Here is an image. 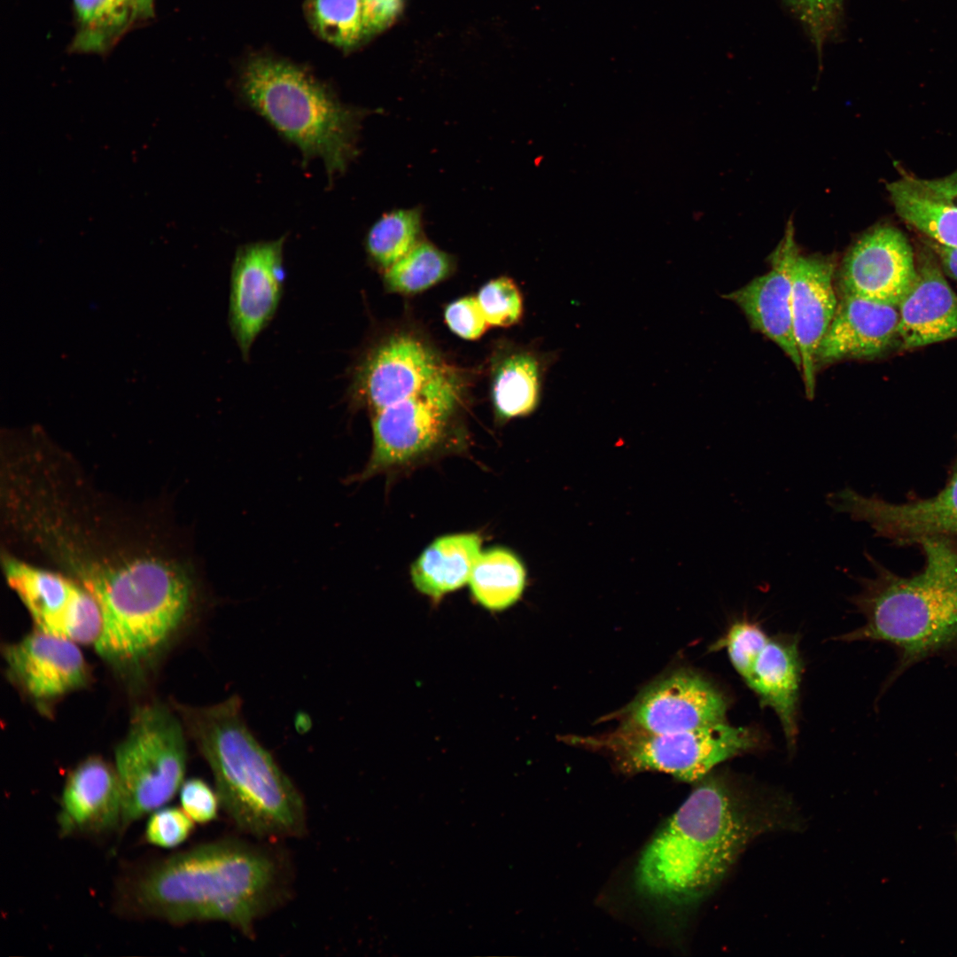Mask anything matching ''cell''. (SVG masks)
<instances>
[{
	"mask_svg": "<svg viewBox=\"0 0 957 957\" xmlns=\"http://www.w3.org/2000/svg\"><path fill=\"white\" fill-rule=\"evenodd\" d=\"M283 893L276 858L237 839L201 844L160 860L119 887L123 914L185 924L222 922L249 934Z\"/></svg>",
	"mask_w": 957,
	"mask_h": 957,
	"instance_id": "obj_1",
	"label": "cell"
},
{
	"mask_svg": "<svg viewBox=\"0 0 957 957\" xmlns=\"http://www.w3.org/2000/svg\"><path fill=\"white\" fill-rule=\"evenodd\" d=\"M774 823L773 813L730 781L704 776L645 848L636 884L665 903H694L721 881L753 837Z\"/></svg>",
	"mask_w": 957,
	"mask_h": 957,
	"instance_id": "obj_2",
	"label": "cell"
},
{
	"mask_svg": "<svg viewBox=\"0 0 957 957\" xmlns=\"http://www.w3.org/2000/svg\"><path fill=\"white\" fill-rule=\"evenodd\" d=\"M915 543L924 564L908 577L865 553L875 576L856 578L861 588L850 598L865 621L838 638L892 646L898 660L890 683L925 659L957 657V539L928 536Z\"/></svg>",
	"mask_w": 957,
	"mask_h": 957,
	"instance_id": "obj_3",
	"label": "cell"
},
{
	"mask_svg": "<svg viewBox=\"0 0 957 957\" xmlns=\"http://www.w3.org/2000/svg\"><path fill=\"white\" fill-rule=\"evenodd\" d=\"M73 578L97 601L102 631L94 647L106 661L135 665L160 650L186 622L195 587L182 565L153 556L82 555Z\"/></svg>",
	"mask_w": 957,
	"mask_h": 957,
	"instance_id": "obj_4",
	"label": "cell"
},
{
	"mask_svg": "<svg viewBox=\"0 0 957 957\" xmlns=\"http://www.w3.org/2000/svg\"><path fill=\"white\" fill-rule=\"evenodd\" d=\"M180 711L211 769L221 807L232 822L262 839L301 836L306 829L303 798L246 727L239 697Z\"/></svg>",
	"mask_w": 957,
	"mask_h": 957,
	"instance_id": "obj_5",
	"label": "cell"
},
{
	"mask_svg": "<svg viewBox=\"0 0 957 957\" xmlns=\"http://www.w3.org/2000/svg\"><path fill=\"white\" fill-rule=\"evenodd\" d=\"M243 98L305 159L321 158L329 177L354 156L361 112L341 104L300 66L271 56H254L239 75Z\"/></svg>",
	"mask_w": 957,
	"mask_h": 957,
	"instance_id": "obj_6",
	"label": "cell"
},
{
	"mask_svg": "<svg viewBox=\"0 0 957 957\" xmlns=\"http://www.w3.org/2000/svg\"><path fill=\"white\" fill-rule=\"evenodd\" d=\"M186 764L184 731L177 717L160 704L136 709L114 752L122 798L120 830L169 802L183 783Z\"/></svg>",
	"mask_w": 957,
	"mask_h": 957,
	"instance_id": "obj_7",
	"label": "cell"
},
{
	"mask_svg": "<svg viewBox=\"0 0 957 957\" xmlns=\"http://www.w3.org/2000/svg\"><path fill=\"white\" fill-rule=\"evenodd\" d=\"M582 742L611 751L627 772L658 771L695 782L716 765L755 749L759 737L728 721L677 733H651L623 723L607 735Z\"/></svg>",
	"mask_w": 957,
	"mask_h": 957,
	"instance_id": "obj_8",
	"label": "cell"
},
{
	"mask_svg": "<svg viewBox=\"0 0 957 957\" xmlns=\"http://www.w3.org/2000/svg\"><path fill=\"white\" fill-rule=\"evenodd\" d=\"M463 393V380L447 364L414 395L371 415L373 445L364 480L432 453L447 440Z\"/></svg>",
	"mask_w": 957,
	"mask_h": 957,
	"instance_id": "obj_9",
	"label": "cell"
},
{
	"mask_svg": "<svg viewBox=\"0 0 957 957\" xmlns=\"http://www.w3.org/2000/svg\"><path fill=\"white\" fill-rule=\"evenodd\" d=\"M713 647L726 650L733 667L760 703L774 711L789 745H794L802 673L798 640L770 636L759 625L740 620Z\"/></svg>",
	"mask_w": 957,
	"mask_h": 957,
	"instance_id": "obj_10",
	"label": "cell"
},
{
	"mask_svg": "<svg viewBox=\"0 0 957 957\" xmlns=\"http://www.w3.org/2000/svg\"><path fill=\"white\" fill-rule=\"evenodd\" d=\"M6 580L28 611L36 629L77 644H93L102 631L95 598L75 580L7 557Z\"/></svg>",
	"mask_w": 957,
	"mask_h": 957,
	"instance_id": "obj_11",
	"label": "cell"
},
{
	"mask_svg": "<svg viewBox=\"0 0 957 957\" xmlns=\"http://www.w3.org/2000/svg\"><path fill=\"white\" fill-rule=\"evenodd\" d=\"M446 365L418 337L389 336L370 348L356 366L350 386L352 403L372 414L414 395Z\"/></svg>",
	"mask_w": 957,
	"mask_h": 957,
	"instance_id": "obj_12",
	"label": "cell"
},
{
	"mask_svg": "<svg viewBox=\"0 0 957 957\" xmlns=\"http://www.w3.org/2000/svg\"><path fill=\"white\" fill-rule=\"evenodd\" d=\"M827 503L835 512L868 523L875 535L899 544L928 536L957 539V455L945 486L931 497L892 503L845 487L829 493Z\"/></svg>",
	"mask_w": 957,
	"mask_h": 957,
	"instance_id": "obj_13",
	"label": "cell"
},
{
	"mask_svg": "<svg viewBox=\"0 0 957 957\" xmlns=\"http://www.w3.org/2000/svg\"><path fill=\"white\" fill-rule=\"evenodd\" d=\"M284 237L240 246L230 275L229 324L247 360L259 334L274 317L282 298Z\"/></svg>",
	"mask_w": 957,
	"mask_h": 957,
	"instance_id": "obj_14",
	"label": "cell"
},
{
	"mask_svg": "<svg viewBox=\"0 0 957 957\" xmlns=\"http://www.w3.org/2000/svg\"><path fill=\"white\" fill-rule=\"evenodd\" d=\"M728 701L702 675L675 672L645 689L625 711V724L651 733L701 729L727 720Z\"/></svg>",
	"mask_w": 957,
	"mask_h": 957,
	"instance_id": "obj_15",
	"label": "cell"
},
{
	"mask_svg": "<svg viewBox=\"0 0 957 957\" xmlns=\"http://www.w3.org/2000/svg\"><path fill=\"white\" fill-rule=\"evenodd\" d=\"M915 276V255L906 237L883 224L852 244L839 268L838 285L840 293L898 307Z\"/></svg>",
	"mask_w": 957,
	"mask_h": 957,
	"instance_id": "obj_16",
	"label": "cell"
},
{
	"mask_svg": "<svg viewBox=\"0 0 957 957\" xmlns=\"http://www.w3.org/2000/svg\"><path fill=\"white\" fill-rule=\"evenodd\" d=\"M836 268L832 257L803 254L796 243L793 245L790 259L792 322L808 399H813L815 392L818 347L838 302Z\"/></svg>",
	"mask_w": 957,
	"mask_h": 957,
	"instance_id": "obj_17",
	"label": "cell"
},
{
	"mask_svg": "<svg viewBox=\"0 0 957 957\" xmlns=\"http://www.w3.org/2000/svg\"><path fill=\"white\" fill-rule=\"evenodd\" d=\"M74 642L41 630L5 646L7 672L34 700L51 701L84 687L89 667Z\"/></svg>",
	"mask_w": 957,
	"mask_h": 957,
	"instance_id": "obj_18",
	"label": "cell"
},
{
	"mask_svg": "<svg viewBox=\"0 0 957 957\" xmlns=\"http://www.w3.org/2000/svg\"><path fill=\"white\" fill-rule=\"evenodd\" d=\"M121 788L114 765L91 756L68 773L57 816L62 836L105 835L121 829Z\"/></svg>",
	"mask_w": 957,
	"mask_h": 957,
	"instance_id": "obj_19",
	"label": "cell"
},
{
	"mask_svg": "<svg viewBox=\"0 0 957 957\" xmlns=\"http://www.w3.org/2000/svg\"><path fill=\"white\" fill-rule=\"evenodd\" d=\"M915 260V278L898 305V341L906 350L957 338V295L927 245Z\"/></svg>",
	"mask_w": 957,
	"mask_h": 957,
	"instance_id": "obj_20",
	"label": "cell"
},
{
	"mask_svg": "<svg viewBox=\"0 0 957 957\" xmlns=\"http://www.w3.org/2000/svg\"><path fill=\"white\" fill-rule=\"evenodd\" d=\"M793 228L771 255L770 270L724 297L743 312L751 326L775 343L801 371V357L794 334L790 259L795 245Z\"/></svg>",
	"mask_w": 957,
	"mask_h": 957,
	"instance_id": "obj_21",
	"label": "cell"
},
{
	"mask_svg": "<svg viewBox=\"0 0 957 957\" xmlns=\"http://www.w3.org/2000/svg\"><path fill=\"white\" fill-rule=\"evenodd\" d=\"M897 306L840 293L834 317L816 354V366L872 358L898 340Z\"/></svg>",
	"mask_w": 957,
	"mask_h": 957,
	"instance_id": "obj_22",
	"label": "cell"
},
{
	"mask_svg": "<svg viewBox=\"0 0 957 957\" xmlns=\"http://www.w3.org/2000/svg\"><path fill=\"white\" fill-rule=\"evenodd\" d=\"M476 533L445 535L432 541L411 567L418 591L434 600L461 587L469 579L481 553Z\"/></svg>",
	"mask_w": 957,
	"mask_h": 957,
	"instance_id": "obj_23",
	"label": "cell"
},
{
	"mask_svg": "<svg viewBox=\"0 0 957 957\" xmlns=\"http://www.w3.org/2000/svg\"><path fill=\"white\" fill-rule=\"evenodd\" d=\"M542 373L541 361L532 352H515L500 361L492 382L498 416L508 419L533 412L539 403Z\"/></svg>",
	"mask_w": 957,
	"mask_h": 957,
	"instance_id": "obj_24",
	"label": "cell"
},
{
	"mask_svg": "<svg viewBox=\"0 0 957 957\" xmlns=\"http://www.w3.org/2000/svg\"><path fill=\"white\" fill-rule=\"evenodd\" d=\"M73 5L72 52L105 54L138 22L122 0H73Z\"/></svg>",
	"mask_w": 957,
	"mask_h": 957,
	"instance_id": "obj_25",
	"label": "cell"
},
{
	"mask_svg": "<svg viewBox=\"0 0 957 957\" xmlns=\"http://www.w3.org/2000/svg\"><path fill=\"white\" fill-rule=\"evenodd\" d=\"M475 600L491 611L515 603L525 584V571L516 555L506 549L481 552L469 579Z\"/></svg>",
	"mask_w": 957,
	"mask_h": 957,
	"instance_id": "obj_26",
	"label": "cell"
},
{
	"mask_svg": "<svg viewBox=\"0 0 957 957\" xmlns=\"http://www.w3.org/2000/svg\"><path fill=\"white\" fill-rule=\"evenodd\" d=\"M898 215L922 237L957 246V209L923 198L899 178L887 183Z\"/></svg>",
	"mask_w": 957,
	"mask_h": 957,
	"instance_id": "obj_27",
	"label": "cell"
},
{
	"mask_svg": "<svg viewBox=\"0 0 957 957\" xmlns=\"http://www.w3.org/2000/svg\"><path fill=\"white\" fill-rule=\"evenodd\" d=\"M451 257L434 245L419 241L407 254L385 270L388 290L412 294L440 282L451 272Z\"/></svg>",
	"mask_w": 957,
	"mask_h": 957,
	"instance_id": "obj_28",
	"label": "cell"
},
{
	"mask_svg": "<svg viewBox=\"0 0 957 957\" xmlns=\"http://www.w3.org/2000/svg\"><path fill=\"white\" fill-rule=\"evenodd\" d=\"M421 227L418 208L397 209L385 214L367 234L365 244L370 258L385 270L419 242Z\"/></svg>",
	"mask_w": 957,
	"mask_h": 957,
	"instance_id": "obj_29",
	"label": "cell"
},
{
	"mask_svg": "<svg viewBox=\"0 0 957 957\" xmlns=\"http://www.w3.org/2000/svg\"><path fill=\"white\" fill-rule=\"evenodd\" d=\"M305 12L316 34L337 47L351 50L368 39L362 0H307Z\"/></svg>",
	"mask_w": 957,
	"mask_h": 957,
	"instance_id": "obj_30",
	"label": "cell"
},
{
	"mask_svg": "<svg viewBox=\"0 0 957 957\" xmlns=\"http://www.w3.org/2000/svg\"><path fill=\"white\" fill-rule=\"evenodd\" d=\"M476 298L489 325L510 326L522 316L521 293L509 277L489 281L480 288Z\"/></svg>",
	"mask_w": 957,
	"mask_h": 957,
	"instance_id": "obj_31",
	"label": "cell"
},
{
	"mask_svg": "<svg viewBox=\"0 0 957 957\" xmlns=\"http://www.w3.org/2000/svg\"><path fill=\"white\" fill-rule=\"evenodd\" d=\"M194 829V821L178 807L159 808L152 812L144 830L147 843L174 848L185 842Z\"/></svg>",
	"mask_w": 957,
	"mask_h": 957,
	"instance_id": "obj_32",
	"label": "cell"
},
{
	"mask_svg": "<svg viewBox=\"0 0 957 957\" xmlns=\"http://www.w3.org/2000/svg\"><path fill=\"white\" fill-rule=\"evenodd\" d=\"M179 796L182 809L194 822L206 824L216 819L221 807L219 797L215 789L202 779L183 782Z\"/></svg>",
	"mask_w": 957,
	"mask_h": 957,
	"instance_id": "obj_33",
	"label": "cell"
},
{
	"mask_svg": "<svg viewBox=\"0 0 957 957\" xmlns=\"http://www.w3.org/2000/svg\"><path fill=\"white\" fill-rule=\"evenodd\" d=\"M444 316L450 330L468 340L478 338L489 326L476 297L452 302L446 307Z\"/></svg>",
	"mask_w": 957,
	"mask_h": 957,
	"instance_id": "obj_34",
	"label": "cell"
},
{
	"mask_svg": "<svg viewBox=\"0 0 957 957\" xmlns=\"http://www.w3.org/2000/svg\"><path fill=\"white\" fill-rule=\"evenodd\" d=\"M816 38L834 21L843 0H786Z\"/></svg>",
	"mask_w": 957,
	"mask_h": 957,
	"instance_id": "obj_35",
	"label": "cell"
},
{
	"mask_svg": "<svg viewBox=\"0 0 957 957\" xmlns=\"http://www.w3.org/2000/svg\"><path fill=\"white\" fill-rule=\"evenodd\" d=\"M900 179L916 194L957 209V169L939 178L923 179L905 175Z\"/></svg>",
	"mask_w": 957,
	"mask_h": 957,
	"instance_id": "obj_36",
	"label": "cell"
},
{
	"mask_svg": "<svg viewBox=\"0 0 957 957\" xmlns=\"http://www.w3.org/2000/svg\"><path fill=\"white\" fill-rule=\"evenodd\" d=\"M368 39L388 27L401 12L403 0H362Z\"/></svg>",
	"mask_w": 957,
	"mask_h": 957,
	"instance_id": "obj_37",
	"label": "cell"
},
{
	"mask_svg": "<svg viewBox=\"0 0 957 957\" xmlns=\"http://www.w3.org/2000/svg\"><path fill=\"white\" fill-rule=\"evenodd\" d=\"M922 238L933 252L945 273L957 283V246L944 245L922 236Z\"/></svg>",
	"mask_w": 957,
	"mask_h": 957,
	"instance_id": "obj_38",
	"label": "cell"
},
{
	"mask_svg": "<svg viewBox=\"0 0 957 957\" xmlns=\"http://www.w3.org/2000/svg\"><path fill=\"white\" fill-rule=\"evenodd\" d=\"M133 12L138 22L154 16V0H122Z\"/></svg>",
	"mask_w": 957,
	"mask_h": 957,
	"instance_id": "obj_39",
	"label": "cell"
}]
</instances>
